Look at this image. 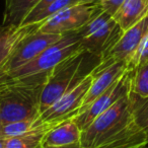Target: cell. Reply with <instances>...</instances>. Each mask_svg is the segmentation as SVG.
I'll return each mask as SVG.
<instances>
[{
    "label": "cell",
    "mask_w": 148,
    "mask_h": 148,
    "mask_svg": "<svg viewBox=\"0 0 148 148\" xmlns=\"http://www.w3.org/2000/svg\"><path fill=\"white\" fill-rule=\"evenodd\" d=\"M101 63V58L80 49L52 69L41 95V114L60 97L71 90L91 75Z\"/></svg>",
    "instance_id": "6da1fadb"
},
{
    "label": "cell",
    "mask_w": 148,
    "mask_h": 148,
    "mask_svg": "<svg viewBox=\"0 0 148 148\" xmlns=\"http://www.w3.org/2000/svg\"><path fill=\"white\" fill-rule=\"evenodd\" d=\"M80 49L82 47L78 32L65 34L59 41L49 46L33 61L0 77V83L13 81L29 84H45L52 69Z\"/></svg>",
    "instance_id": "7a4b0ae2"
},
{
    "label": "cell",
    "mask_w": 148,
    "mask_h": 148,
    "mask_svg": "<svg viewBox=\"0 0 148 148\" xmlns=\"http://www.w3.org/2000/svg\"><path fill=\"white\" fill-rule=\"evenodd\" d=\"M44 85L13 81L0 83V120L3 124L40 117Z\"/></svg>",
    "instance_id": "3957f363"
},
{
    "label": "cell",
    "mask_w": 148,
    "mask_h": 148,
    "mask_svg": "<svg viewBox=\"0 0 148 148\" xmlns=\"http://www.w3.org/2000/svg\"><path fill=\"white\" fill-rule=\"evenodd\" d=\"M133 121L129 92L81 132L80 144L85 148L101 147L119 136Z\"/></svg>",
    "instance_id": "277c9868"
},
{
    "label": "cell",
    "mask_w": 148,
    "mask_h": 148,
    "mask_svg": "<svg viewBox=\"0 0 148 148\" xmlns=\"http://www.w3.org/2000/svg\"><path fill=\"white\" fill-rule=\"evenodd\" d=\"M82 49L101 58V61L116 45L124 31L112 15L99 10L79 31Z\"/></svg>",
    "instance_id": "5b68a950"
},
{
    "label": "cell",
    "mask_w": 148,
    "mask_h": 148,
    "mask_svg": "<svg viewBox=\"0 0 148 148\" xmlns=\"http://www.w3.org/2000/svg\"><path fill=\"white\" fill-rule=\"evenodd\" d=\"M99 8V3L79 2L71 5L42 23L38 31L43 34H55L60 36L77 32L92 18Z\"/></svg>",
    "instance_id": "8992f818"
},
{
    "label": "cell",
    "mask_w": 148,
    "mask_h": 148,
    "mask_svg": "<svg viewBox=\"0 0 148 148\" xmlns=\"http://www.w3.org/2000/svg\"><path fill=\"white\" fill-rule=\"evenodd\" d=\"M92 76L89 75L77 86L64 93L55 103L41 114L44 123L58 125L66 120L75 118L82 108L85 95L90 87Z\"/></svg>",
    "instance_id": "52a82bcc"
},
{
    "label": "cell",
    "mask_w": 148,
    "mask_h": 148,
    "mask_svg": "<svg viewBox=\"0 0 148 148\" xmlns=\"http://www.w3.org/2000/svg\"><path fill=\"white\" fill-rule=\"evenodd\" d=\"M38 29L25 36L15 46L12 54L10 55L8 61L5 64L2 72L0 74V77L27 65L36 57H38L49 46L59 41L62 37L55 34H43L38 31Z\"/></svg>",
    "instance_id": "ba28073f"
},
{
    "label": "cell",
    "mask_w": 148,
    "mask_h": 148,
    "mask_svg": "<svg viewBox=\"0 0 148 148\" xmlns=\"http://www.w3.org/2000/svg\"><path fill=\"white\" fill-rule=\"evenodd\" d=\"M131 90V71L127 70L108 90L101 95L90 105L82 109L74 118L81 131L86 129L99 115L105 113L118 101L127 95Z\"/></svg>",
    "instance_id": "9c48e42d"
},
{
    "label": "cell",
    "mask_w": 148,
    "mask_h": 148,
    "mask_svg": "<svg viewBox=\"0 0 148 148\" xmlns=\"http://www.w3.org/2000/svg\"><path fill=\"white\" fill-rule=\"evenodd\" d=\"M148 33V15L138 23L125 31L116 45L101 59L99 65L91 73L95 74L116 62H128L137 50L142 39Z\"/></svg>",
    "instance_id": "30bf717a"
},
{
    "label": "cell",
    "mask_w": 148,
    "mask_h": 148,
    "mask_svg": "<svg viewBox=\"0 0 148 148\" xmlns=\"http://www.w3.org/2000/svg\"><path fill=\"white\" fill-rule=\"evenodd\" d=\"M127 62H116L111 66L105 68L101 71L92 74V81L90 87L85 95L84 101L81 110L90 105L93 101L97 99L101 95H103L106 90L110 88L120 77H122L124 73L127 71ZM80 110V111H81Z\"/></svg>",
    "instance_id": "8fae6325"
},
{
    "label": "cell",
    "mask_w": 148,
    "mask_h": 148,
    "mask_svg": "<svg viewBox=\"0 0 148 148\" xmlns=\"http://www.w3.org/2000/svg\"><path fill=\"white\" fill-rule=\"evenodd\" d=\"M81 130L74 118L54 126L43 138L44 148H58L80 143Z\"/></svg>",
    "instance_id": "7c38bea8"
},
{
    "label": "cell",
    "mask_w": 148,
    "mask_h": 148,
    "mask_svg": "<svg viewBox=\"0 0 148 148\" xmlns=\"http://www.w3.org/2000/svg\"><path fill=\"white\" fill-rule=\"evenodd\" d=\"M40 27V25L4 27L0 29V74L12 54L15 46L29 34Z\"/></svg>",
    "instance_id": "4fadbf2b"
},
{
    "label": "cell",
    "mask_w": 148,
    "mask_h": 148,
    "mask_svg": "<svg viewBox=\"0 0 148 148\" xmlns=\"http://www.w3.org/2000/svg\"><path fill=\"white\" fill-rule=\"evenodd\" d=\"M147 15L148 0H125L113 17L125 32Z\"/></svg>",
    "instance_id": "5bb4252c"
},
{
    "label": "cell",
    "mask_w": 148,
    "mask_h": 148,
    "mask_svg": "<svg viewBox=\"0 0 148 148\" xmlns=\"http://www.w3.org/2000/svg\"><path fill=\"white\" fill-rule=\"evenodd\" d=\"M39 0H5L3 25L21 27V23Z\"/></svg>",
    "instance_id": "9a60e30c"
},
{
    "label": "cell",
    "mask_w": 148,
    "mask_h": 148,
    "mask_svg": "<svg viewBox=\"0 0 148 148\" xmlns=\"http://www.w3.org/2000/svg\"><path fill=\"white\" fill-rule=\"evenodd\" d=\"M53 124L45 123L42 127L16 137L7 138L4 148H44L43 138L45 134L53 128Z\"/></svg>",
    "instance_id": "2e32d148"
},
{
    "label": "cell",
    "mask_w": 148,
    "mask_h": 148,
    "mask_svg": "<svg viewBox=\"0 0 148 148\" xmlns=\"http://www.w3.org/2000/svg\"><path fill=\"white\" fill-rule=\"evenodd\" d=\"M44 124L45 123L41 120V116L17 122H11V123H7L3 125L2 135L1 136L3 138H6V139L16 137V136H21L34 131V130L42 127Z\"/></svg>",
    "instance_id": "e0dca14e"
},
{
    "label": "cell",
    "mask_w": 148,
    "mask_h": 148,
    "mask_svg": "<svg viewBox=\"0 0 148 148\" xmlns=\"http://www.w3.org/2000/svg\"><path fill=\"white\" fill-rule=\"evenodd\" d=\"M131 71V92L148 97V61Z\"/></svg>",
    "instance_id": "ac0fdd59"
},
{
    "label": "cell",
    "mask_w": 148,
    "mask_h": 148,
    "mask_svg": "<svg viewBox=\"0 0 148 148\" xmlns=\"http://www.w3.org/2000/svg\"><path fill=\"white\" fill-rule=\"evenodd\" d=\"M130 101L134 120L148 133V97H139L130 91Z\"/></svg>",
    "instance_id": "d6986e66"
},
{
    "label": "cell",
    "mask_w": 148,
    "mask_h": 148,
    "mask_svg": "<svg viewBox=\"0 0 148 148\" xmlns=\"http://www.w3.org/2000/svg\"><path fill=\"white\" fill-rule=\"evenodd\" d=\"M80 2V0H56L53 3L46 7L44 10H42L38 15H36L34 18H32L31 21L27 23V25H41L42 23H44L45 21H47L48 18H50L51 16L55 15L56 13H58L59 11H61L62 9L66 8L68 6L71 5L77 4Z\"/></svg>",
    "instance_id": "ffe728a7"
},
{
    "label": "cell",
    "mask_w": 148,
    "mask_h": 148,
    "mask_svg": "<svg viewBox=\"0 0 148 148\" xmlns=\"http://www.w3.org/2000/svg\"><path fill=\"white\" fill-rule=\"evenodd\" d=\"M146 61H148V33L142 39L135 53L127 62V69L134 70Z\"/></svg>",
    "instance_id": "44dd1931"
},
{
    "label": "cell",
    "mask_w": 148,
    "mask_h": 148,
    "mask_svg": "<svg viewBox=\"0 0 148 148\" xmlns=\"http://www.w3.org/2000/svg\"><path fill=\"white\" fill-rule=\"evenodd\" d=\"M54 1H56V0H39V1L37 2V4L29 10V12L27 13V16L25 17V19L23 21V23H21V25H27V23H29L32 18H34L36 15L39 14L42 10H44L46 7L49 6V5L51 4V3H53Z\"/></svg>",
    "instance_id": "7402d4cb"
},
{
    "label": "cell",
    "mask_w": 148,
    "mask_h": 148,
    "mask_svg": "<svg viewBox=\"0 0 148 148\" xmlns=\"http://www.w3.org/2000/svg\"><path fill=\"white\" fill-rule=\"evenodd\" d=\"M125 0H99V7L101 10L114 16Z\"/></svg>",
    "instance_id": "603a6c76"
},
{
    "label": "cell",
    "mask_w": 148,
    "mask_h": 148,
    "mask_svg": "<svg viewBox=\"0 0 148 148\" xmlns=\"http://www.w3.org/2000/svg\"><path fill=\"white\" fill-rule=\"evenodd\" d=\"M58 148H85V147H83L80 143H76V144H72V145L64 146V147H58Z\"/></svg>",
    "instance_id": "cb8c5ba5"
},
{
    "label": "cell",
    "mask_w": 148,
    "mask_h": 148,
    "mask_svg": "<svg viewBox=\"0 0 148 148\" xmlns=\"http://www.w3.org/2000/svg\"><path fill=\"white\" fill-rule=\"evenodd\" d=\"M5 141H6V138L0 137V148L5 147Z\"/></svg>",
    "instance_id": "d4e9b609"
},
{
    "label": "cell",
    "mask_w": 148,
    "mask_h": 148,
    "mask_svg": "<svg viewBox=\"0 0 148 148\" xmlns=\"http://www.w3.org/2000/svg\"><path fill=\"white\" fill-rule=\"evenodd\" d=\"M83 3H99V0H80Z\"/></svg>",
    "instance_id": "484cf974"
},
{
    "label": "cell",
    "mask_w": 148,
    "mask_h": 148,
    "mask_svg": "<svg viewBox=\"0 0 148 148\" xmlns=\"http://www.w3.org/2000/svg\"><path fill=\"white\" fill-rule=\"evenodd\" d=\"M3 125H4V124H3V122L1 121V120H0V137H2V129H3Z\"/></svg>",
    "instance_id": "4316f807"
},
{
    "label": "cell",
    "mask_w": 148,
    "mask_h": 148,
    "mask_svg": "<svg viewBox=\"0 0 148 148\" xmlns=\"http://www.w3.org/2000/svg\"><path fill=\"white\" fill-rule=\"evenodd\" d=\"M145 148H148V145H147V146H146V147H145Z\"/></svg>",
    "instance_id": "83f0119b"
},
{
    "label": "cell",
    "mask_w": 148,
    "mask_h": 148,
    "mask_svg": "<svg viewBox=\"0 0 148 148\" xmlns=\"http://www.w3.org/2000/svg\"><path fill=\"white\" fill-rule=\"evenodd\" d=\"M0 90H1V86H0Z\"/></svg>",
    "instance_id": "f1b7e54d"
},
{
    "label": "cell",
    "mask_w": 148,
    "mask_h": 148,
    "mask_svg": "<svg viewBox=\"0 0 148 148\" xmlns=\"http://www.w3.org/2000/svg\"><path fill=\"white\" fill-rule=\"evenodd\" d=\"M0 29H1V25H0Z\"/></svg>",
    "instance_id": "f546056e"
}]
</instances>
